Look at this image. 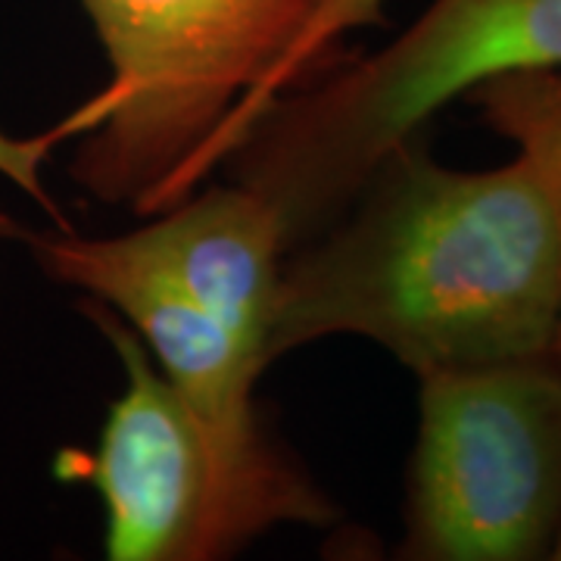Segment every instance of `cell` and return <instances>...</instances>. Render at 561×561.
<instances>
[{"label": "cell", "instance_id": "52a82bcc", "mask_svg": "<svg viewBox=\"0 0 561 561\" xmlns=\"http://www.w3.org/2000/svg\"><path fill=\"white\" fill-rule=\"evenodd\" d=\"M150 219L125 234L128 243L179 280L191 300L268 368V334L287 260L272 203L238 181L234 187L194 191Z\"/></svg>", "mask_w": 561, "mask_h": 561}, {"label": "cell", "instance_id": "7a4b0ae2", "mask_svg": "<svg viewBox=\"0 0 561 561\" xmlns=\"http://www.w3.org/2000/svg\"><path fill=\"white\" fill-rule=\"evenodd\" d=\"M110 76L50 131L81 138L69 175L94 201L157 216L221 162L250 98L324 0H79Z\"/></svg>", "mask_w": 561, "mask_h": 561}, {"label": "cell", "instance_id": "6da1fadb", "mask_svg": "<svg viewBox=\"0 0 561 561\" xmlns=\"http://www.w3.org/2000/svg\"><path fill=\"white\" fill-rule=\"evenodd\" d=\"M559 328L561 238L534 165L453 169L415 135L287 253L268 365L365 337L424 378L556 353Z\"/></svg>", "mask_w": 561, "mask_h": 561}, {"label": "cell", "instance_id": "ba28073f", "mask_svg": "<svg viewBox=\"0 0 561 561\" xmlns=\"http://www.w3.org/2000/svg\"><path fill=\"white\" fill-rule=\"evenodd\" d=\"M465 101H471L490 131L534 165L561 238V66L500 72L478 81ZM556 353L561 359V328Z\"/></svg>", "mask_w": 561, "mask_h": 561}, {"label": "cell", "instance_id": "30bf717a", "mask_svg": "<svg viewBox=\"0 0 561 561\" xmlns=\"http://www.w3.org/2000/svg\"><path fill=\"white\" fill-rule=\"evenodd\" d=\"M54 147H57V138L50 131L38 135V138H13V135L0 131V179L16 184L22 194H28L47 213V219L66 231L69 221L44 184V162Z\"/></svg>", "mask_w": 561, "mask_h": 561}, {"label": "cell", "instance_id": "8fae6325", "mask_svg": "<svg viewBox=\"0 0 561 561\" xmlns=\"http://www.w3.org/2000/svg\"><path fill=\"white\" fill-rule=\"evenodd\" d=\"M28 238H32V231H25L22 221H16L0 209V241H28Z\"/></svg>", "mask_w": 561, "mask_h": 561}, {"label": "cell", "instance_id": "5b68a950", "mask_svg": "<svg viewBox=\"0 0 561 561\" xmlns=\"http://www.w3.org/2000/svg\"><path fill=\"white\" fill-rule=\"evenodd\" d=\"M419 381L402 559H552L561 534L559 353Z\"/></svg>", "mask_w": 561, "mask_h": 561}, {"label": "cell", "instance_id": "8992f818", "mask_svg": "<svg viewBox=\"0 0 561 561\" xmlns=\"http://www.w3.org/2000/svg\"><path fill=\"white\" fill-rule=\"evenodd\" d=\"M28 247L50 278L113 309L203 415L225 424L260 421L253 402L265 371L260 359L125 234L79 238L57 228V234H32Z\"/></svg>", "mask_w": 561, "mask_h": 561}, {"label": "cell", "instance_id": "7c38bea8", "mask_svg": "<svg viewBox=\"0 0 561 561\" xmlns=\"http://www.w3.org/2000/svg\"><path fill=\"white\" fill-rule=\"evenodd\" d=\"M552 559H561V534H559V542H556V552H552Z\"/></svg>", "mask_w": 561, "mask_h": 561}, {"label": "cell", "instance_id": "9c48e42d", "mask_svg": "<svg viewBox=\"0 0 561 561\" xmlns=\"http://www.w3.org/2000/svg\"><path fill=\"white\" fill-rule=\"evenodd\" d=\"M383 3L387 0H324L321 3L316 20L306 25V32L294 44V50L278 62V69L262 81L260 91L238 113V119L231 125V138H228V160L234 157V150L241 147L243 138L253 131V125L262 119V113L272 103L280 101L287 91L321 76L328 66H334L337 50L353 32L381 25Z\"/></svg>", "mask_w": 561, "mask_h": 561}, {"label": "cell", "instance_id": "277c9868", "mask_svg": "<svg viewBox=\"0 0 561 561\" xmlns=\"http://www.w3.org/2000/svg\"><path fill=\"white\" fill-rule=\"evenodd\" d=\"M84 316L125 368L91 456L62 453L60 478L88 481L106 512V559L219 561L275 527H328L341 508L262 421L203 415L153 368L140 337L103 302Z\"/></svg>", "mask_w": 561, "mask_h": 561}, {"label": "cell", "instance_id": "3957f363", "mask_svg": "<svg viewBox=\"0 0 561 561\" xmlns=\"http://www.w3.org/2000/svg\"><path fill=\"white\" fill-rule=\"evenodd\" d=\"M561 66V0H431L402 32L275 101L234 150L287 253L356 201L400 144L478 81Z\"/></svg>", "mask_w": 561, "mask_h": 561}]
</instances>
